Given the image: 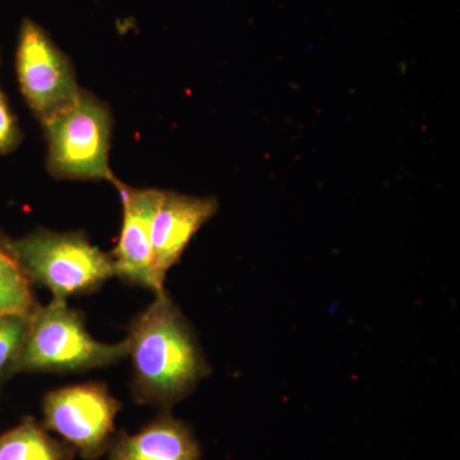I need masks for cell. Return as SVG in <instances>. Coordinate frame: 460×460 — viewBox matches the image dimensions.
Here are the masks:
<instances>
[{
    "label": "cell",
    "instance_id": "6da1fadb",
    "mask_svg": "<svg viewBox=\"0 0 460 460\" xmlns=\"http://www.w3.org/2000/svg\"><path fill=\"white\" fill-rule=\"evenodd\" d=\"M126 341L133 396L141 404L171 410L210 375L195 330L166 290L133 319Z\"/></svg>",
    "mask_w": 460,
    "mask_h": 460
},
{
    "label": "cell",
    "instance_id": "7a4b0ae2",
    "mask_svg": "<svg viewBox=\"0 0 460 460\" xmlns=\"http://www.w3.org/2000/svg\"><path fill=\"white\" fill-rule=\"evenodd\" d=\"M128 357L126 339L105 344L91 337L84 317L66 301L53 298L31 314L18 363L20 372H83L109 367Z\"/></svg>",
    "mask_w": 460,
    "mask_h": 460
},
{
    "label": "cell",
    "instance_id": "3957f363",
    "mask_svg": "<svg viewBox=\"0 0 460 460\" xmlns=\"http://www.w3.org/2000/svg\"><path fill=\"white\" fill-rule=\"evenodd\" d=\"M11 250L30 281L62 301L93 292L115 277L111 256L93 246L84 233L38 229L11 241Z\"/></svg>",
    "mask_w": 460,
    "mask_h": 460
},
{
    "label": "cell",
    "instance_id": "277c9868",
    "mask_svg": "<svg viewBox=\"0 0 460 460\" xmlns=\"http://www.w3.org/2000/svg\"><path fill=\"white\" fill-rule=\"evenodd\" d=\"M48 169L62 180L117 178L109 166L111 115L104 102L81 90L77 100L44 123Z\"/></svg>",
    "mask_w": 460,
    "mask_h": 460
},
{
    "label": "cell",
    "instance_id": "5b68a950",
    "mask_svg": "<svg viewBox=\"0 0 460 460\" xmlns=\"http://www.w3.org/2000/svg\"><path fill=\"white\" fill-rule=\"evenodd\" d=\"M120 402L100 383L75 384L53 390L42 402V426L62 436L84 459H98L114 441Z\"/></svg>",
    "mask_w": 460,
    "mask_h": 460
},
{
    "label": "cell",
    "instance_id": "8992f818",
    "mask_svg": "<svg viewBox=\"0 0 460 460\" xmlns=\"http://www.w3.org/2000/svg\"><path fill=\"white\" fill-rule=\"evenodd\" d=\"M21 91L42 124L71 107L80 95L72 63L35 21H22L17 47Z\"/></svg>",
    "mask_w": 460,
    "mask_h": 460
},
{
    "label": "cell",
    "instance_id": "52a82bcc",
    "mask_svg": "<svg viewBox=\"0 0 460 460\" xmlns=\"http://www.w3.org/2000/svg\"><path fill=\"white\" fill-rule=\"evenodd\" d=\"M114 186L123 201V223L113 251L114 274L128 283L160 293L165 290L154 271L151 224L163 190L132 189L118 180Z\"/></svg>",
    "mask_w": 460,
    "mask_h": 460
},
{
    "label": "cell",
    "instance_id": "ba28073f",
    "mask_svg": "<svg viewBox=\"0 0 460 460\" xmlns=\"http://www.w3.org/2000/svg\"><path fill=\"white\" fill-rule=\"evenodd\" d=\"M215 198H198L163 190L151 224L154 271L164 287L166 274L175 265L190 239L217 214Z\"/></svg>",
    "mask_w": 460,
    "mask_h": 460
},
{
    "label": "cell",
    "instance_id": "9c48e42d",
    "mask_svg": "<svg viewBox=\"0 0 460 460\" xmlns=\"http://www.w3.org/2000/svg\"><path fill=\"white\" fill-rule=\"evenodd\" d=\"M111 460H201L192 432L169 414L148 423L135 435L114 438Z\"/></svg>",
    "mask_w": 460,
    "mask_h": 460
},
{
    "label": "cell",
    "instance_id": "30bf717a",
    "mask_svg": "<svg viewBox=\"0 0 460 460\" xmlns=\"http://www.w3.org/2000/svg\"><path fill=\"white\" fill-rule=\"evenodd\" d=\"M75 456L71 445L51 438L33 419L0 434V460H74Z\"/></svg>",
    "mask_w": 460,
    "mask_h": 460
},
{
    "label": "cell",
    "instance_id": "8fae6325",
    "mask_svg": "<svg viewBox=\"0 0 460 460\" xmlns=\"http://www.w3.org/2000/svg\"><path fill=\"white\" fill-rule=\"evenodd\" d=\"M33 284L11 250V239L0 233V316L32 314L39 307Z\"/></svg>",
    "mask_w": 460,
    "mask_h": 460
},
{
    "label": "cell",
    "instance_id": "7c38bea8",
    "mask_svg": "<svg viewBox=\"0 0 460 460\" xmlns=\"http://www.w3.org/2000/svg\"><path fill=\"white\" fill-rule=\"evenodd\" d=\"M35 313V311H33ZM32 314L0 316V383L18 374Z\"/></svg>",
    "mask_w": 460,
    "mask_h": 460
},
{
    "label": "cell",
    "instance_id": "4fadbf2b",
    "mask_svg": "<svg viewBox=\"0 0 460 460\" xmlns=\"http://www.w3.org/2000/svg\"><path fill=\"white\" fill-rule=\"evenodd\" d=\"M21 141L16 118L12 113L7 99L0 91V154L13 151Z\"/></svg>",
    "mask_w": 460,
    "mask_h": 460
}]
</instances>
